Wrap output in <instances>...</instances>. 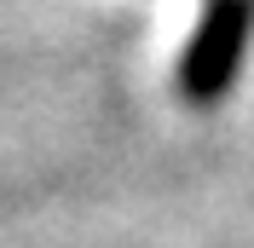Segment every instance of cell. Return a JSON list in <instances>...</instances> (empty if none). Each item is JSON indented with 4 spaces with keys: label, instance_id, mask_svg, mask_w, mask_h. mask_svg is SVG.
Here are the masks:
<instances>
[{
    "label": "cell",
    "instance_id": "6da1fadb",
    "mask_svg": "<svg viewBox=\"0 0 254 248\" xmlns=\"http://www.w3.org/2000/svg\"><path fill=\"white\" fill-rule=\"evenodd\" d=\"M254 47V0H208L179 58V93L190 104H220Z\"/></svg>",
    "mask_w": 254,
    "mask_h": 248
}]
</instances>
